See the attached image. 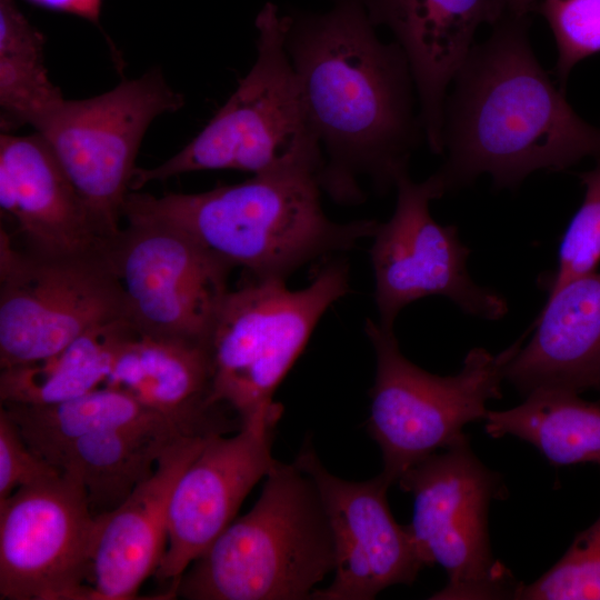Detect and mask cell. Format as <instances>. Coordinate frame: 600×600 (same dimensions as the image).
Masks as SVG:
<instances>
[{"label":"cell","mask_w":600,"mask_h":600,"mask_svg":"<svg viewBox=\"0 0 600 600\" xmlns=\"http://www.w3.org/2000/svg\"><path fill=\"white\" fill-rule=\"evenodd\" d=\"M287 19L286 50L324 156L322 191L357 204L364 200L359 178L379 193L396 188L424 137L403 49L378 38L364 0H333L327 12Z\"/></svg>","instance_id":"6da1fadb"},{"label":"cell","mask_w":600,"mask_h":600,"mask_svg":"<svg viewBox=\"0 0 600 600\" xmlns=\"http://www.w3.org/2000/svg\"><path fill=\"white\" fill-rule=\"evenodd\" d=\"M529 27V14L503 13L457 71L444 106V161L430 176L441 197L482 174L494 189H516L534 171L600 159V124L583 120L551 81Z\"/></svg>","instance_id":"7a4b0ae2"},{"label":"cell","mask_w":600,"mask_h":600,"mask_svg":"<svg viewBox=\"0 0 600 600\" xmlns=\"http://www.w3.org/2000/svg\"><path fill=\"white\" fill-rule=\"evenodd\" d=\"M321 191L314 173L258 174L199 193L154 197L130 191L123 214L176 224L247 277L287 280L302 266L350 250L377 230L376 220L330 219Z\"/></svg>","instance_id":"3957f363"},{"label":"cell","mask_w":600,"mask_h":600,"mask_svg":"<svg viewBox=\"0 0 600 600\" xmlns=\"http://www.w3.org/2000/svg\"><path fill=\"white\" fill-rule=\"evenodd\" d=\"M334 566L331 529L312 478L296 461L274 460L254 506L170 592L188 600H310Z\"/></svg>","instance_id":"277c9868"},{"label":"cell","mask_w":600,"mask_h":600,"mask_svg":"<svg viewBox=\"0 0 600 600\" xmlns=\"http://www.w3.org/2000/svg\"><path fill=\"white\" fill-rule=\"evenodd\" d=\"M288 19L267 2L256 18L257 58L238 88L183 149L163 163L136 168L130 191L202 170L319 176L324 156L286 50Z\"/></svg>","instance_id":"5b68a950"},{"label":"cell","mask_w":600,"mask_h":600,"mask_svg":"<svg viewBox=\"0 0 600 600\" xmlns=\"http://www.w3.org/2000/svg\"><path fill=\"white\" fill-rule=\"evenodd\" d=\"M349 292V266L324 260L309 286L247 277L229 290L217 314L208 348L211 401L230 409L241 424L282 413L273 397L304 349L323 313Z\"/></svg>","instance_id":"8992f818"},{"label":"cell","mask_w":600,"mask_h":600,"mask_svg":"<svg viewBox=\"0 0 600 600\" xmlns=\"http://www.w3.org/2000/svg\"><path fill=\"white\" fill-rule=\"evenodd\" d=\"M364 331L377 358L368 431L392 484L414 464L464 439L467 423L486 419V404L502 397L507 367L528 333L497 354L473 348L457 374L441 377L402 354L393 328L368 319Z\"/></svg>","instance_id":"52a82bcc"},{"label":"cell","mask_w":600,"mask_h":600,"mask_svg":"<svg viewBox=\"0 0 600 600\" xmlns=\"http://www.w3.org/2000/svg\"><path fill=\"white\" fill-rule=\"evenodd\" d=\"M397 483L413 497L409 528L426 566L448 574L430 599H517L522 584L493 558L489 539V507L502 479L476 457L468 437L414 464Z\"/></svg>","instance_id":"ba28073f"},{"label":"cell","mask_w":600,"mask_h":600,"mask_svg":"<svg viewBox=\"0 0 600 600\" xmlns=\"http://www.w3.org/2000/svg\"><path fill=\"white\" fill-rule=\"evenodd\" d=\"M103 257L126 317L144 334L207 346L232 268L168 221L126 213Z\"/></svg>","instance_id":"9c48e42d"},{"label":"cell","mask_w":600,"mask_h":600,"mask_svg":"<svg viewBox=\"0 0 600 600\" xmlns=\"http://www.w3.org/2000/svg\"><path fill=\"white\" fill-rule=\"evenodd\" d=\"M183 103L160 69H152L97 97L64 100L37 129L109 239L121 230L144 133L157 117Z\"/></svg>","instance_id":"30bf717a"},{"label":"cell","mask_w":600,"mask_h":600,"mask_svg":"<svg viewBox=\"0 0 600 600\" xmlns=\"http://www.w3.org/2000/svg\"><path fill=\"white\" fill-rule=\"evenodd\" d=\"M119 319L123 301L103 256L21 252L1 227L0 369L49 357Z\"/></svg>","instance_id":"8fae6325"},{"label":"cell","mask_w":600,"mask_h":600,"mask_svg":"<svg viewBox=\"0 0 600 600\" xmlns=\"http://www.w3.org/2000/svg\"><path fill=\"white\" fill-rule=\"evenodd\" d=\"M397 203L387 222H379L370 248L379 323L393 328L400 311L413 301L442 296L462 312L496 321L508 312L506 298L478 284L467 269L471 253L456 226H442L430 213L440 199L429 177L414 182L409 173L396 184Z\"/></svg>","instance_id":"7c38bea8"},{"label":"cell","mask_w":600,"mask_h":600,"mask_svg":"<svg viewBox=\"0 0 600 600\" xmlns=\"http://www.w3.org/2000/svg\"><path fill=\"white\" fill-rule=\"evenodd\" d=\"M97 529L82 484L64 472L0 501V599L87 600Z\"/></svg>","instance_id":"4fadbf2b"},{"label":"cell","mask_w":600,"mask_h":600,"mask_svg":"<svg viewBox=\"0 0 600 600\" xmlns=\"http://www.w3.org/2000/svg\"><path fill=\"white\" fill-rule=\"evenodd\" d=\"M296 463L310 474L320 494L334 546V578L316 589L313 600H372L386 588L411 584L426 566L409 526L399 524L381 472L366 481L330 473L309 441Z\"/></svg>","instance_id":"5bb4252c"},{"label":"cell","mask_w":600,"mask_h":600,"mask_svg":"<svg viewBox=\"0 0 600 600\" xmlns=\"http://www.w3.org/2000/svg\"><path fill=\"white\" fill-rule=\"evenodd\" d=\"M281 414L242 423L234 436H210L179 478L168 513L167 548L154 574L172 586L233 521L251 489L274 462L272 443Z\"/></svg>","instance_id":"9a60e30c"},{"label":"cell","mask_w":600,"mask_h":600,"mask_svg":"<svg viewBox=\"0 0 600 600\" xmlns=\"http://www.w3.org/2000/svg\"><path fill=\"white\" fill-rule=\"evenodd\" d=\"M0 207L42 257L103 256L110 241L38 132L1 134Z\"/></svg>","instance_id":"2e32d148"},{"label":"cell","mask_w":600,"mask_h":600,"mask_svg":"<svg viewBox=\"0 0 600 600\" xmlns=\"http://www.w3.org/2000/svg\"><path fill=\"white\" fill-rule=\"evenodd\" d=\"M209 437H179L118 508L97 516L87 600L136 599L142 583L157 573L167 548L173 490Z\"/></svg>","instance_id":"e0dca14e"},{"label":"cell","mask_w":600,"mask_h":600,"mask_svg":"<svg viewBox=\"0 0 600 600\" xmlns=\"http://www.w3.org/2000/svg\"><path fill=\"white\" fill-rule=\"evenodd\" d=\"M374 27L403 49L414 79L424 138L442 154L448 89L474 44L478 28L503 14L499 0H364Z\"/></svg>","instance_id":"ac0fdd59"},{"label":"cell","mask_w":600,"mask_h":600,"mask_svg":"<svg viewBox=\"0 0 600 600\" xmlns=\"http://www.w3.org/2000/svg\"><path fill=\"white\" fill-rule=\"evenodd\" d=\"M211 382L207 346L134 330L119 349L103 387L132 396L184 436L239 430L240 420L227 414L231 410L211 401Z\"/></svg>","instance_id":"d6986e66"},{"label":"cell","mask_w":600,"mask_h":600,"mask_svg":"<svg viewBox=\"0 0 600 600\" xmlns=\"http://www.w3.org/2000/svg\"><path fill=\"white\" fill-rule=\"evenodd\" d=\"M533 326L504 380L523 397L538 389L600 394V272L574 278L548 296Z\"/></svg>","instance_id":"ffe728a7"},{"label":"cell","mask_w":600,"mask_h":600,"mask_svg":"<svg viewBox=\"0 0 600 600\" xmlns=\"http://www.w3.org/2000/svg\"><path fill=\"white\" fill-rule=\"evenodd\" d=\"M177 428L141 426L102 431L67 446L53 460L82 484L94 516L118 508L154 471Z\"/></svg>","instance_id":"44dd1931"},{"label":"cell","mask_w":600,"mask_h":600,"mask_svg":"<svg viewBox=\"0 0 600 600\" xmlns=\"http://www.w3.org/2000/svg\"><path fill=\"white\" fill-rule=\"evenodd\" d=\"M134 330L127 319H119L49 357L1 369V403L52 404L103 387L119 349Z\"/></svg>","instance_id":"7402d4cb"},{"label":"cell","mask_w":600,"mask_h":600,"mask_svg":"<svg viewBox=\"0 0 600 600\" xmlns=\"http://www.w3.org/2000/svg\"><path fill=\"white\" fill-rule=\"evenodd\" d=\"M524 398L512 409L489 410L487 434L524 440L558 467L600 464V403L558 389H538Z\"/></svg>","instance_id":"603a6c76"},{"label":"cell","mask_w":600,"mask_h":600,"mask_svg":"<svg viewBox=\"0 0 600 600\" xmlns=\"http://www.w3.org/2000/svg\"><path fill=\"white\" fill-rule=\"evenodd\" d=\"M1 408L29 447L50 463L67 446L90 434L141 426L177 428L132 396L109 387L52 404L1 403Z\"/></svg>","instance_id":"cb8c5ba5"},{"label":"cell","mask_w":600,"mask_h":600,"mask_svg":"<svg viewBox=\"0 0 600 600\" xmlns=\"http://www.w3.org/2000/svg\"><path fill=\"white\" fill-rule=\"evenodd\" d=\"M64 101L48 76L43 56H0L1 129L36 130Z\"/></svg>","instance_id":"d4e9b609"},{"label":"cell","mask_w":600,"mask_h":600,"mask_svg":"<svg viewBox=\"0 0 600 600\" xmlns=\"http://www.w3.org/2000/svg\"><path fill=\"white\" fill-rule=\"evenodd\" d=\"M578 177L584 188L582 203L562 236L557 268L538 279L548 296L570 280L597 271L600 262V159Z\"/></svg>","instance_id":"484cf974"},{"label":"cell","mask_w":600,"mask_h":600,"mask_svg":"<svg viewBox=\"0 0 600 600\" xmlns=\"http://www.w3.org/2000/svg\"><path fill=\"white\" fill-rule=\"evenodd\" d=\"M517 599L600 600V517L544 574L521 586Z\"/></svg>","instance_id":"4316f807"},{"label":"cell","mask_w":600,"mask_h":600,"mask_svg":"<svg viewBox=\"0 0 600 600\" xmlns=\"http://www.w3.org/2000/svg\"><path fill=\"white\" fill-rule=\"evenodd\" d=\"M534 12L548 22L557 44V77L564 91L571 70L600 52V0H540Z\"/></svg>","instance_id":"83f0119b"},{"label":"cell","mask_w":600,"mask_h":600,"mask_svg":"<svg viewBox=\"0 0 600 600\" xmlns=\"http://www.w3.org/2000/svg\"><path fill=\"white\" fill-rule=\"evenodd\" d=\"M62 472L29 447L17 424L0 408V501L22 487L56 478Z\"/></svg>","instance_id":"f1b7e54d"},{"label":"cell","mask_w":600,"mask_h":600,"mask_svg":"<svg viewBox=\"0 0 600 600\" xmlns=\"http://www.w3.org/2000/svg\"><path fill=\"white\" fill-rule=\"evenodd\" d=\"M43 43L16 0H0V56H43Z\"/></svg>","instance_id":"f546056e"},{"label":"cell","mask_w":600,"mask_h":600,"mask_svg":"<svg viewBox=\"0 0 600 600\" xmlns=\"http://www.w3.org/2000/svg\"><path fill=\"white\" fill-rule=\"evenodd\" d=\"M37 6L72 13L98 23L102 0H28Z\"/></svg>","instance_id":"4dcf8cb0"},{"label":"cell","mask_w":600,"mask_h":600,"mask_svg":"<svg viewBox=\"0 0 600 600\" xmlns=\"http://www.w3.org/2000/svg\"><path fill=\"white\" fill-rule=\"evenodd\" d=\"M540 0H499L503 13L513 16H527L534 11Z\"/></svg>","instance_id":"1f68e13d"}]
</instances>
